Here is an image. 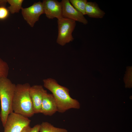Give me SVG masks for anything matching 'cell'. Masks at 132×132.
<instances>
[{
    "instance_id": "52a82bcc",
    "label": "cell",
    "mask_w": 132,
    "mask_h": 132,
    "mask_svg": "<svg viewBox=\"0 0 132 132\" xmlns=\"http://www.w3.org/2000/svg\"><path fill=\"white\" fill-rule=\"evenodd\" d=\"M62 5L63 18L77 21L86 25L88 22L81 13L76 10L72 5L69 0H62L61 2Z\"/></svg>"
},
{
    "instance_id": "2e32d148",
    "label": "cell",
    "mask_w": 132,
    "mask_h": 132,
    "mask_svg": "<svg viewBox=\"0 0 132 132\" xmlns=\"http://www.w3.org/2000/svg\"><path fill=\"white\" fill-rule=\"evenodd\" d=\"M10 12L5 7H0V20H3L7 19L9 15Z\"/></svg>"
},
{
    "instance_id": "5bb4252c",
    "label": "cell",
    "mask_w": 132,
    "mask_h": 132,
    "mask_svg": "<svg viewBox=\"0 0 132 132\" xmlns=\"http://www.w3.org/2000/svg\"><path fill=\"white\" fill-rule=\"evenodd\" d=\"M73 6L83 15H86L85 8L88 2L87 0H69Z\"/></svg>"
},
{
    "instance_id": "7a4b0ae2",
    "label": "cell",
    "mask_w": 132,
    "mask_h": 132,
    "mask_svg": "<svg viewBox=\"0 0 132 132\" xmlns=\"http://www.w3.org/2000/svg\"><path fill=\"white\" fill-rule=\"evenodd\" d=\"M30 86L28 83L16 85L12 105L13 112L28 118L34 114L29 94Z\"/></svg>"
},
{
    "instance_id": "3957f363",
    "label": "cell",
    "mask_w": 132,
    "mask_h": 132,
    "mask_svg": "<svg viewBox=\"0 0 132 132\" xmlns=\"http://www.w3.org/2000/svg\"><path fill=\"white\" fill-rule=\"evenodd\" d=\"M16 86L7 77L0 78V118L3 127L8 115L13 112L12 105Z\"/></svg>"
},
{
    "instance_id": "9c48e42d",
    "label": "cell",
    "mask_w": 132,
    "mask_h": 132,
    "mask_svg": "<svg viewBox=\"0 0 132 132\" xmlns=\"http://www.w3.org/2000/svg\"><path fill=\"white\" fill-rule=\"evenodd\" d=\"M46 92L42 85H35L31 86L29 89V94L34 114L40 113L43 97Z\"/></svg>"
},
{
    "instance_id": "d6986e66",
    "label": "cell",
    "mask_w": 132,
    "mask_h": 132,
    "mask_svg": "<svg viewBox=\"0 0 132 132\" xmlns=\"http://www.w3.org/2000/svg\"><path fill=\"white\" fill-rule=\"evenodd\" d=\"M31 128L29 125L26 127L21 132H30Z\"/></svg>"
},
{
    "instance_id": "ac0fdd59",
    "label": "cell",
    "mask_w": 132,
    "mask_h": 132,
    "mask_svg": "<svg viewBox=\"0 0 132 132\" xmlns=\"http://www.w3.org/2000/svg\"><path fill=\"white\" fill-rule=\"evenodd\" d=\"M7 2V0H0V7H5Z\"/></svg>"
},
{
    "instance_id": "6da1fadb",
    "label": "cell",
    "mask_w": 132,
    "mask_h": 132,
    "mask_svg": "<svg viewBox=\"0 0 132 132\" xmlns=\"http://www.w3.org/2000/svg\"><path fill=\"white\" fill-rule=\"evenodd\" d=\"M44 87L52 93L56 102L57 111L64 113L71 109H79L80 104L70 96L67 88L59 85L55 79L49 78L43 80Z\"/></svg>"
},
{
    "instance_id": "7c38bea8",
    "label": "cell",
    "mask_w": 132,
    "mask_h": 132,
    "mask_svg": "<svg viewBox=\"0 0 132 132\" xmlns=\"http://www.w3.org/2000/svg\"><path fill=\"white\" fill-rule=\"evenodd\" d=\"M40 132H67L66 129L57 128L47 122H43L40 124Z\"/></svg>"
},
{
    "instance_id": "8992f818",
    "label": "cell",
    "mask_w": 132,
    "mask_h": 132,
    "mask_svg": "<svg viewBox=\"0 0 132 132\" xmlns=\"http://www.w3.org/2000/svg\"><path fill=\"white\" fill-rule=\"evenodd\" d=\"M22 13L24 19L32 27L38 21L40 16L44 13L42 2L34 3L28 7L21 8Z\"/></svg>"
},
{
    "instance_id": "9a60e30c",
    "label": "cell",
    "mask_w": 132,
    "mask_h": 132,
    "mask_svg": "<svg viewBox=\"0 0 132 132\" xmlns=\"http://www.w3.org/2000/svg\"><path fill=\"white\" fill-rule=\"evenodd\" d=\"M9 70V68L8 63L0 58V78L7 77Z\"/></svg>"
},
{
    "instance_id": "ba28073f",
    "label": "cell",
    "mask_w": 132,
    "mask_h": 132,
    "mask_svg": "<svg viewBox=\"0 0 132 132\" xmlns=\"http://www.w3.org/2000/svg\"><path fill=\"white\" fill-rule=\"evenodd\" d=\"M44 13L49 19L62 18V5L61 2L56 0H44L42 2Z\"/></svg>"
},
{
    "instance_id": "e0dca14e",
    "label": "cell",
    "mask_w": 132,
    "mask_h": 132,
    "mask_svg": "<svg viewBox=\"0 0 132 132\" xmlns=\"http://www.w3.org/2000/svg\"><path fill=\"white\" fill-rule=\"evenodd\" d=\"M40 124H37L31 128L30 132H40L39 128Z\"/></svg>"
},
{
    "instance_id": "30bf717a",
    "label": "cell",
    "mask_w": 132,
    "mask_h": 132,
    "mask_svg": "<svg viewBox=\"0 0 132 132\" xmlns=\"http://www.w3.org/2000/svg\"><path fill=\"white\" fill-rule=\"evenodd\" d=\"M57 111V107L53 95L46 92L43 97L40 113L45 115L51 116Z\"/></svg>"
},
{
    "instance_id": "5b68a950",
    "label": "cell",
    "mask_w": 132,
    "mask_h": 132,
    "mask_svg": "<svg viewBox=\"0 0 132 132\" xmlns=\"http://www.w3.org/2000/svg\"><path fill=\"white\" fill-rule=\"evenodd\" d=\"M31 121L28 118L12 112L7 117L3 132H21L30 125Z\"/></svg>"
},
{
    "instance_id": "4fadbf2b",
    "label": "cell",
    "mask_w": 132,
    "mask_h": 132,
    "mask_svg": "<svg viewBox=\"0 0 132 132\" xmlns=\"http://www.w3.org/2000/svg\"><path fill=\"white\" fill-rule=\"evenodd\" d=\"M23 1V0H7L10 5L7 8L10 12L12 14L19 12L22 7Z\"/></svg>"
},
{
    "instance_id": "8fae6325",
    "label": "cell",
    "mask_w": 132,
    "mask_h": 132,
    "mask_svg": "<svg viewBox=\"0 0 132 132\" xmlns=\"http://www.w3.org/2000/svg\"><path fill=\"white\" fill-rule=\"evenodd\" d=\"M86 14L91 18H101L104 16L105 12L99 7L95 2H88L85 8Z\"/></svg>"
},
{
    "instance_id": "277c9868",
    "label": "cell",
    "mask_w": 132,
    "mask_h": 132,
    "mask_svg": "<svg viewBox=\"0 0 132 132\" xmlns=\"http://www.w3.org/2000/svg\"><path fill=\"white\" fill-rule=\"evenodd\" d=\"M57 23L58 35L56 42L63 46L74 40L72 33L76 26V22L62 18L58 19Z\"/></svg>"
}]
</instances>
